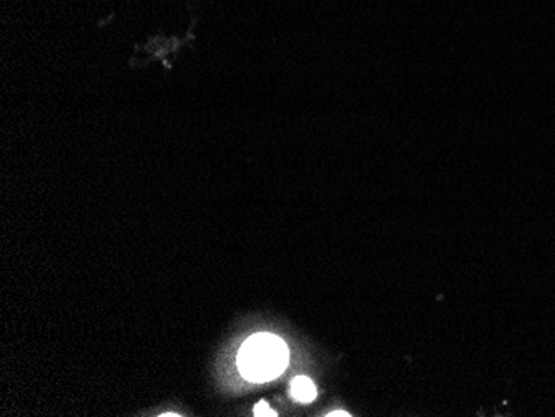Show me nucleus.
Returning <instances> with one entry per match:
<instances>
[{
    "instance_id": "1",
    "label": "nucleus",
    "mask_w": 555,
    "mask_h": 417,
    "mask_svg": "<svg viewBox=\"0 0 555 417\" xmlns=\"http://www.w3.org/2000/svg\"><path fill=\"white\" fill-rule=\"evenodd\" d=\"M290 351L286 344L273 334H254L246 339L238 355L243 378L265 382L278 378L288 366Z\"/></svg>"
},
{
    "instance_id": "2",
    "label": "nucleus",
    "mask_w": 555,
    "mask_h": 417,
    "mask_svg": "<svg viewBox=\"0 0 555 417\" xmlns=\"http://www.w3.org/2000/svg\"><path fill=\"white\" fill-rule=\"evenodd\" d=\"M290 393L300 403H311L316 397V386L313 380L304 376H298L291 382Z\"/></svg>"
},
{
    "instance_id": "3",
    "label": "nucleus",
    "mask_w": 555,
    "mask_h": 417,
    "mask_svg": "<svg viewBox=\"0 0 555 417\" xmlns=\"http://www.w3.org/2000/svg\"><path fill=\"white\" fill-rule=\"evenodd\" d=\"M254 416H269L275 417L278 416L277 411H273L266 401H261V403H258V405H254L253 409Z\"/></svg>"
},
{
    "instance_id": "4",
    "label": "nucleus",
    "mask_w": 555,
    "mask_h": 417,
    "mask_svg": "<svg viewBox=\"0 0 555 417\" xmlns=\"http://www.w3.org/2000/svg\"><path fill=\"white\" fill-rule=\"evenodd\" d=\"M327 416H343V417H348L350 416V414H348V413H344V411H336V413H331V414H327Z\"/></svg>"
}]
</instances>
